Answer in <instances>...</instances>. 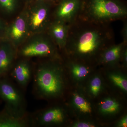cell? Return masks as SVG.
<instances>
[{
    "label": "cell",
    "instance_id": "18",
    "mask_svg": "<svg viewBox=\"0 0 127 127\" xmlns=\"http://www.w3.org/2000/svg\"><path fill=\"white\" fill-rule=\"evenodd\" d=\"M72 71L73 75L77 78H82L86 77L88 74V68L83 66L75 65L73 66Z\"/></svg>",
    "mask_w": 127,
    "mask_h": 127
},
{
    "label": "cell",
    "instance_id": "21",
    "mask_svg": "<svg viewBox=\"0 0 127 127\" xmlns=\"http://www.w3.org/2000/svg\"><path fill=\"white\" fill-rule=\"evenodd\" d=\"M7 25L0 19V40L4 39Z\"/></svg>",
    "mask_w": 127,
    "mask_h": 127
},
{
    "label": "cell",
    "instance_id": "2",
    "mask_svg": "<svg viewBox=\"0 0 127 127\" xmlns=\"http://www.w3.org/2000/svg\"><path fill=\"white\" fill-rule=\"evenodd\" d=\"M85 25L72 28L70 25L66 46L81 56L92 55L111 38L109 31L100 27L99 23L83 19Z\"/></svg>",
    "mask_w": 127,
    "mask_h": 127
},
{
    "label": "cell",
    "instance_id": "22",
    "mask_svg": "<svg viewBox=\"0 0 127 127\" xmlns=\"http://www.w3.org/2000/svg\"><path fill=\"white\" fill-rule=\"evenodd\" d=\"M122 32L123 40V42L126 44L127 41V22L124 23Z\"/></svg>",
    "mask_w": 127,
    "mask_h": 127
},
{
    "label": "cell",
    "instance_id": "12",
    "mask_svg": "<svg viewBox=\"0 0 127 127\" xmlns=\"http://www.w3.org/2000/svg\"><path fill=\"white\" fill-rule=\"evenodd\" d=\"M70 25L63 21L55 19L51 22L47 33L55 44L60 48L65 47Z\"/></svg>",
    "mask_w": 127,
    "mask_h": 127
},
{
    "label": "cell",
    "instance_id": "19",
    "mask_svg": "<svg viewBox=\"0 0 127 127\" xmlns=\"http://www.w3.org/2000/svg\"><path fill=\"white\" fill-rule=\"evenodd\" d=\"M112 81L118 86L127 92V81L126 79L119 75H112L110 76Z\"/></svg>",
    "mask_w": 127,
    "mask_h": 127
},
{
    "label": "cell",
    "instance_id": "3",
    "mask_svg": "<svg viewBox=\"0 0 127 127\" xmlns=\"http://www.w3.org/2000/svg\"><path fill=\"white\" fill-rule=\"evenodd\" d=\"M83 11V19L99 23L125 18L127 15V6L122 0H83L81 12Z\"/></svg>",
    "mask_w": 127,
    "mask_h": 127
},
{
    "label": "cell",
    "instance_id": "8",
    "mask_svg": "<svg viewBox=\"0 0 127 127\" xmlns=\"http://www.w3.org/2000/svg\"><path fill=\"white\" fill-rule=\"evenodd\" d=\"M31 127H44L62 124L65 120V113L58 107L44 108L30 114Z\"/></svg>",
    "mask_w": 127,
    "mask_h": 127
},
{
    "label": "cell",
    "instance_id": "20",
    "mask_svg": "<svg viewBox=\"0 0 127 127\" xmlns=\"http://www.w3.org/2000/svg\"><path fill=\"white\" fill-rule=\"evenodd\" d=\"M101 86V81L98 77L94 78L91 81L90 88L91 92L94 95H97Z\"/></svg>",
    "mask_w": 127,
    "mask_h": 127
},
{
    "label": "cell",
    "instance_id": "6",
    "mask_svg": "<svg viewBox=\"0 0 127 127\" xmlns=\"http://www.w3.org/2000/svg\"><path fill=\"white\" fill-rule=\"evenodd\" d=\"M51 5L43 1L36 0L31 7L26 9L30 35L47 31L51 22Z\"/></svg>",
    "mask_w": 127,
    "mask_h": 127
},
{
    "label": "cell",
    "instance_id": "1",
    "mask_svg": "<svg viewBox=\"0 0 127 127\" xmlns=\"http://www.w3.org/2000/svg\"><path fill=\"white\" fill-rule=\"evenodd\" d=\"M55 59L41 61L34 65L32 92L37 100L57 98L63 93L65 86L63 70Z\"/></svg>",
    "mask_w": 127,
    "mask_h": 127
},
{
    "label": "cell",
    "instance_id": "24",
    "mask_svg": "<svg viewBox=\"0 0 127 127\" xmlns=\"http://www.w3.org/2000/svg\"><path fill=\"white\" fill-rule=\"evenodd\" d=\"M119 126L121 127H127V116H125L121 120L119 123Z\"/></svg>",
    "mask_w": 127,
    "mask_h": 127
},
{
    "label": "cell",
    "instance_id": "15",
    "mask_svg": "<svg viewBox=\"0 0 127 127\" xmlns=\"http://www.w3.org/2000/svg\"><path fill=\"white\" fill-rule=\"evenodd\" d=\"M17 6V0H0V8L6 14L14 13Z\"/></svg>",
    "mask_w": 127,
    "mask_h": 127
},
{
    "label": "cell",
    "instance_id": "9",
    "mask_svg": "<svg viewBox=\"0 0 127 127\" xmlns=\"http://www.w3.org/2000/svg\"><path fill=\"white\" fill-rule=\"evenodd\" d=\"M34 65L30 59L20 58L16 61L9 73V76L12 80L22 91H26L27 87L32 80Z\"/></svg>",
    "mask_w": 127,
    "mask_h": 127
},
{
    "label": "cell",
    "instance_id": "7",
    "mask_svg": "<svg viewBox=\"0 0 127 127\" xmlns=\"http://www.w3.org/2000/svg\"><path fill=\"white\" fill-rule=\"evenodd\" d=\"M30 36L26 10L22 11L10 24L7 25L4 39L18 49Z\"/></svg>",
    "mask_w": 127,
    "mask_h": 127
},
{
    "label": "cell",
    "instance_id": "25",
    "mask_svg": "<svg viewBox=\"0 0 127 127\" xmlns=\"http://www.w3.org/2000/svg\"><path fill=\"white\" fill-rule=\"evenodd\" d=\"M41 0L43 1H46V2H48V3L51 4L56 2V1H59V0Z\"/></svg>",
    "mask_w": 127,
    "mask_h": 127
},
{
    "label": "cell",
    "instance_id": "4",
    "mask_svg": "<svg viewBox=\"0 0 127 127\" xmlns=\"http://www.w3.org/2000/svg\"><path fill=\"white\" fill-rule=\"evenodd\" d=\"M56 46L46 32L32 34L17 49V58L27 59L32 57L56 58Z\"/></svg>",
    "mask_w": 127,
    "mask_h": 127
},
{
    "label": "cell",
    "instance_id": "11",
    "mask_svg": "<svg viewBox=\"0 0 127 127\" xmlns=\"http://www.w3.org/2000/svg\"><path fill=\"white\" fill-rule=\"evenodd\" d=\"M0 78L9 76L17 58V49L9 41L0 40Z\"/></svg>",
    "mask_w": 127,
    "mask_h": 127
},
{
    "label": "cell",
    "instance_id": "16",
    "mask_svg": "<svg viewBox=\"0 0 127 127\" xmlns=\"http://www.w3.org/2000/svg\"><path fill=\"white\" fill-rule=\"evenodd\" d=\"M119 104L116 101L107 99L101 103V110L106 113H112L117 111Z\"/></svg>",
    "mask_w": 127,
    "mask_h": 127
},
{
    "label": "cell",
    "instance_id": "5",
    "mask_svg": "<svg viewBox=\"0 0 127 127\" xmlns=\"http://www.w3.org/2000/svg\"><path fill=\"white\" fill-rule=\"evenodd\" d=\"M0 100L5 102V107L16 115L24 116L29 113L24 91L9 76L0 78Z\"/></svg>",
    "mask_w": 127,
    "mask_h": 127
},
{
    "label": "cell",
    "instance_id": "17",
    "mask_svg": "<svg viewBox=\"0 0 127 127\" xmlns=\"http://www.w3.org/2000/svg\"><path fill=\"white\" fill-rule=\"evenodd\" d=\"M74 102L80 111L84 113H90L91 108L90 105L86 100L78 94L74 95Z\"/></svg>",
    "mask_w": 127,
    "mask_h": 127
},
{
    "label": "cell",
    "instance_id": "23",
    "mask_svg": "<svg viewBox=\"0 0 127 127\" xmlns=\"http://www.w3.org/2000/svg\"><path fill=\"white\" fill-rule=\"evenodd\" d=\"M75 127H94L93 125L91 124L86 122H78L75 124L73 125Z\"/></svg>",
    "mask_w": 127,
    "mask_h": 127
},
{
    "label": "cell",
    "instance_id": "13",
    "mask_svg": "<svg viewBox=\"0 0 127 127\" xmlns=\"http://www.w3.org/2000/svg\"><path fill=\"white\" fill-rule=\"evenodd\" d=\"M31 127L30 113L24 116L16 115L4 107L0 111V127Z\"/></svg>",
    "mask_w": 127,
    "mask_h": 127
},
{
    "label": "cell",
    "instance_id": "14",
    "mask_svg": "<svg viewBox=\"0 0 127 127\" xmlns=\"http://www.w3.org/2000/svg\"><path fill=\"white\" fill-rule=\"evenodd\" d=\"M125 43H123L112 46L107 49L102 55L103 61L106 63H113L120 58Z\"/></svg>",
    "mask_w": 127,
    "mask_h": 127
},
{
    "label": "cell",
    "instance_id": "10",
    "mask_svg": "<svg viewBox=\"0 0 127 127\" xmlns=\"http://www.w3.org/2000/svg\"><path fill=\"white\" fill-rule=\"evenodd\" d=\"M83 0H59L55 12V19L71 24L81 10Z\"/></svg>",
    "mask_w": 127,
    "mask_h": 127
},
{
    "label": "cell",
    "instance_id": "26",
    "mask_svg": "<svg viewBox=\"0 0 127 127\" xmlns=\"http://www.w3.org/2000/svg\"><path fill=\"white\" fill-rule=\"evenodd\" d=\"M1 100H0V103H1Z\"/></svg>",
    "mask_w": 127,
    "mask_h": 127
}]
</instances>
